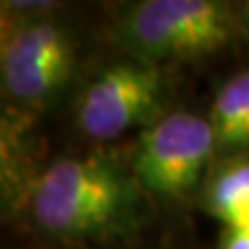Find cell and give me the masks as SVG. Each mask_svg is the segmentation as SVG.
<instances>
[{
    "label": "cell",
    "instance_id": "cell-1",
    "mask_svg": "<svg viewBox=\"0 0 249 249\" xmlns=\"http://www.w3.org/2000/svg\"><path fill=\"white\" fill-rule=\"evenodd\" d=\"M37 227L67 241H112L147 222V191L133 170L108 154L58 158L29 193Z\"/></svg>",
    "mask_w": 249,
    "mask_h": 249
},
{
    "label": "cell",
    "instance_id": "cell-2",
    "mask_svg": "<svg viewBox=\"0 0 249 249\" xmlns=\"http://www.w3.org/2000/svg\"><path fill=\"white\" fill-rule=\"evenodd\" d=\"M235 19L216 0H143L123 11L116 40L131 56L152 65L193 60L229 46Z\"/></svg>",
    "mask_w": 249,
    "mask_h": 249
},
{
    "label": "cell",
    "instance_id": "cell-3",
    "mask_svg": "<svg viewBox=\"0 0 249 249\" xmlns=\"http://www.w3.org/2000/svg\"><path fill=\"white\" fill-rule=\"evenodd\" d=\"M75 67L69 29L52 17H23L2 27V89L21 108H42L65 89Z\"/></svg>",
    "mask_w": 249,
    "mask_h": 249
},
{
    "label": "cell",
    "instance_id": "cell-4",
    "mask_svg": "<svg viewBox=\"0 0 249 249\" xmlns=\"http://www.w3.org/2000/svg\"><path fill=\"white\" fill-rule=\"evenodd\" d=\"M216 152L210 121L173 112L142 131L131 170L147 193L181 199L204 185Z\"/></svg>",
    "mask_w": 249,
    "mask_h": 249
},
{
    "label": "cell",
    "instance_id": "cell-5",
    "mask_svg": "<svg viewBox=\"0 0 249 249\" xmlns=\"http://www.w3.org/2000/svg\"><path fill=\"white\" fill-rule=\"evenodd\" d=\"M166 81L158 65L137 58L98 73L77 104V127L91 139H114L162 119Z\"/></svg>",
    "mask_w": 249,
    "mask_h": 249
},
{
    "label": "cell",
    "instance_id": "cell-6",
    "mask_svg": "<svg viewBox=\"0 0 249 249\" xmlns=\"http://www.w3.org/2000/svg\"><path fill=\"white\" fill-rule=\"evenodd\" d=\"M201 206L224 229L249 227V154H232L210 168Z\"/></svg>",
    "mask_w": 249,
    "mask_h": 249
},
{
    "label": "cell",
    "instance_id": "cell-7",
    "mask_svg": "<svg viewBox=\"0 0 249 249\" xmlns=\"http://www.w3.org/2000/svg\"><path fill=\"white\" fill-rule=\"evenodd\" d=\"M208 121L218 152L249 154V69L218 89Z\"/></svg>",
    "mask_w": 249,
    "mask_h": 249
},
{
    "label": "cell",
    "instance_id": "cell-8",
    "mask_svg": "<svg viewBox=\"0 0 249 249\" xmlns=\"http://www.w3.org/2000/svg\"><path fill=\"white\" fill-rule=\"evenodd\" d=\"M218 249H249V227L245 229H224Z\"/></svg>",
    "mask_w": 249,
    "mask_h": 249
},
{
    "label": "cell",
    "instance_id": "cell-9",
    "mask_svg": "<svg viewBox=\"0 0 249 249\" xmlns=\"http://www.w3.org/2000/svg\"><path fill=\"white\" fill-rule=\"evenodd\" d=\"M243 19H245V25L249 29V2L245 4V9H243Z\"/></svg>",
    "mask_w": 249,
    "mask_h": 249
}]
</instances>
